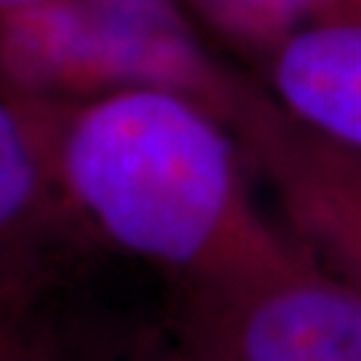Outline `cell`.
Masks as SVG:
<instances>
[{
    "label": "cell",
    "mask_w": 361,
    "mask_h": 361,
    "mask_svg": "<svg viewBox=\"0 0 361 361\" xmlns=\"http://www.w3.org/2000/svg\"><path fill=\"white\" fill-rule=\"evenodd\" d=\"M25 104L54 193L113 249L177 276L185 289L300 252L259 212L238 134L190 94L131 86Z\"/></svg>",
    "instance_id": "1"
},
{
    "label": "cell",
    "mask_w": 361,
    "mask_h": 361,
    "mask_svg": "<svg viewBox=\"0 0 361 361\" xmlns=\"http://www.w3.org/2000/svg\"><path fill=\"white\" fill-rule=\"evenodd\" d=\"M164 86L214 110L238 137L268 102L252 73L219 59L195 27L161 25L97 0H40L0 13V91L73 102Z\"/></svg>",
    "instance_id": "2"
},
{
    "label": "cell",
    "mask_w": 361,
    "mask_h": 361,
    "mask_svg": "<svg viewBox=\"0 0 361 361\" xmlns=\"http://www.w3.org/2000/svg\"><path fill=\"white\" fill-rule=\"evenodd\" d=\"M195 361H361V284L308 252L238 279L185 289Z\"/></svg>",
    "instance_id": "3"
},
{
    "label": "cell",
    "mask_w": 361,
    "mask_h": 361,
    "mask_svg": "<svg viewBox=\"0 0 361 361\" xmlns=\"http://www.w3.org/2000/svg\"><path fill=\"white\" fill-rule=\"evenodd\" d=\"M241 142L255 174L276 195L297 246L361 284V153L302 131L273 99Z\"/></svg>",
    "instance_id": "4"
},
{
    "label": "cell",
    "mask_w": 361,
    "mask_h": 361,
    "mask_svg": "<svg viewBox=\"0 0 361 361\" xmlns=\"http://www.w3.org/2000/svg\"><path fill=\"white\" fill-rule=\"evenodd\" d=\"M249 73L295 126L361 153V13L297 30Z\"/></svg>",
    "instance_id": "5"
},
{
    "label": "cell",
    "mask_w": 361,
    "mask_h": 361,
    "mask_svg": "<svg viewBox=\"0 0 361 361\" xmlns=\"http://www.w3.org/2000/svg\"><path fill=\"white\" fill-rule=\"evenodd\" d=\"M198 32L249 70L273 46L313 22L361 13V0H182Z\"/></svg>",
    "instance_id": "6"
},
{
    "label": "cell",
    "mask_w": 361,
    "mask_h": 361,
    "mask_svg": "<svg viewBox=\"0 0 361 361\" xmlns=\"http://www.w3.org/2000/svg\"><path fill=\"white\" fill-rule=\"evenodd\" d=\"M51 195L35 121L25 102L0 91V244L35 222Z\"/></svg>",
    "instance_id": "7"
},
{
    "label": "cell",
    "mask_w": 361,
    "mask_h": 361,
    "mask_svg": "<svg viewBox=\"0 0 361 361\" xmlns=\"http://www.w3.org/2000/svg\"><path fill=\"white\" fill-rule=\"evenodd\" d=\"M97 3L118 8V11L134 13V16H142V19H150V22H161V25L195 27L190 13L185 11L182 0H97Z\"/></svg>",
    "instance_id": "8"
},
{
    "label": "cell",
    "mask_w": 361,
    "mask_h": 361,
    "mask_svg": "<svg viewBox=\"0 0 361 361\" xmlns=\"http://www.w3.org/2000/svg\"><path fill=\"white\" fill-rule=\"evenodd\" d=\"M32 3H40V0H0V13L13 11V8H25V6H32Z\"/></svg>",
    "instance_id": "9"
},
{
    "label": "cell",
    "mask_w": 361,
    "mask_h": 361,
    "mask_svg": "<svg viewBox=\"0 0 361 361\" xmlns=\"http://www.w3.org/2000/svg\"><path fill=\"white\" fill-rule=\"evenodd\" d=\"M174 361H195L193 356H190V353H188V350H185V353H182L180 359H174Z\"/></svg>",
    "instance_id": "10"
}]
</instances>
